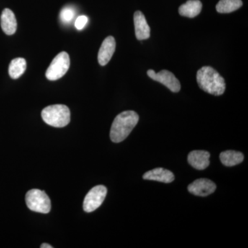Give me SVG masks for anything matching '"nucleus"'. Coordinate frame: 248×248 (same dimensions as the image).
<instances>
[{"label":"nucleus","instance_id":"f257e3e1","mask_svg":"<svg viewBox=\"0 0 248 248\" xmlns=\"http://www.w3.org/2000/svg\"><path fill=\"white\" fill-rule=\"evenodd\" d=\"M197 81L201 89L215 96L223 94L226 91V82L223 77L210 66L201 68L197 73Z\"/></svg>","mask_w":248,"mask_h":248},{"label":"nucleus","instance_id":"f03ea898","mask_svg":"<svg viewBox=\"0 0 248 248\" xmlns=\"http://www.w3.org/2000/svg\"><path fill=\"white\" fill-rule=\"evenodd\" d=\"M140 117L133 110L124 111L117 116L111 126L110 140L114 143L124 141L138 124Z\"/></svg>","mask_w":248,"mask_h":248},{"label":"nucleus","instance_id":"7ed1b4c3","mask_svg":"<svg viewBox=\"0 0 248 248\" xmlns=\"http://www.w3.org/2000/svg\"><path fill=\"white\" fill-rule=\"evenodd\" d=\"M42 117L46 124L55 128L66 126L71 121L69 108L62 104L49 106L42 112Z\"/></svg>","mask_w":248,"mask_h":248},{"label":"nucleus","instance_id":"20e7f679","mask_svg":"<svg viewBox=\"0 0 248 248\" xmlns=\"http://www.w3.org/2000/svg\"><path fill=\"white\" fill-rule=\"evenodd\" d=\"M25 200L31 211L47 214L51 210V202L45 191L32 189L27 192Z\"/></svg>","mask_w":248,"mask_h":248},{"label":"nucleus","instance_id":"39448f33","mask_svg":"<svg viewBox=\"0 0 248 248\" xmlns=\"http://www.w3.org/2000/svg\"><path fill=\"white\" fill-rule=\"evenodd\" d=\"M70 67V58L66 52L59 53L50 63L46 72V77L50 81H55L62 78Z\"/></svg>","mask_w":248,"mask_h":248},{"label":"nucleus","instance_id":"423d86ee","mask_svg":"<svg viewBox=\"0 0 248 248\" xmlns=\"http://www.w3.org/2000/svg\"><path fill=\"white\" fill-rule=\"evenodd\" d=\"M107 195V188L104 186L99 185L93 187L86 195L83 204V208L86 213H92L102 205Z\"/></svg>","mask_w":248,"mask_h":248},{"label":"nucleus","instance_id":"0eeeda50","mask_svg":"<svg viewBox=\"0 0 248 248\" xmlns=\"http://www.w3.org/2000/svg\"><path fill=\"white\" fill-rule=\"evenodd\" d=\"M147 74L152 79L164 85L173 93H178L181 90L180 82L170 71L163 70L156 73L151 69L148 70Z\"/></svg>","mask_w":248,"mask_h":248},{"label":"nucleus","instance_id":"6e6552de","mask_svg":"<svg viewBox=\"0 0 248 248\" xmlns=\"http://www.w3.org/2000/svg\"><path fill=\"white\" fill-rule=\"evenodd\" d=\"M216 188V184L208 179H197L187 187L191 194L200 197H206L211 195Z\"/></svg>","mask_w":248,"mask_h":248},{"label":"nucleus","instance_id":"1a4fd4ad","mask_svg":"<svg viewBox=\"0 0 248 248\" xmlns=\"http://www.w3.org/2000/svg\"><path fill=\"white\" fill-rule=\"evenodd\" d=\"M116 42L112 36L107 37L103 42L98 53V62L101 66H106L115 51Z\"/></svg>","mask_w":248,"mask_h":248},{"label":"nucleus","instance_id":"9d476101","mask_svg":"<svg viewBox=\"0 0 248 248\" xmlns=\"http://www.w3.org/2000/svg\"><path fill=\"white\" fill-rule=\"evenodd\" d=\"M134 24L137 39L138 40H148L151 36V28L141 11H136L134 14Z\"/></svg>","mask_w":248,"mask_h":248},{"label":"nucleus","instance_id":"9b49d317","mask_svg":"<svg viewBox=\"0 0 248 248\" xmlns=\"http://www.w3.org/2000/svg\"><path fill=\"white\" fill-rule=\"evenodd\" d=\"M210 156L208 152L194 151L189 153L187 161L194 169L202 170L207 169L210 165Z\"/></svg>","mask_w":248,"mask_h":248},{"label":"nucleus","instance_id":"f8f14e48","mask_svg":"<svg viewBox=\"0 0 248 248\" xmlns=\"http://www.w3.org/2000/svg\"><path fill=\"white\" fill-rule=\"evenodd\" d=\"M143 179L169 184L174 180V176L169 170L157 168L145 173L143 175Z\"/></svg>","mask_w":248,"mask_h":248},{"label":"nucleus","instance_id":"ddd939ff","mask_svg":"<svg viewBox=\"0 0 248 248\" xmlns=\"http://www.w3.org/2000/svg\"><path fill=\"white\" fill-rule=\"evenodd\" d=\"M17 26L14 13L11 9H4L1 16V27L3 31L6 35H14L17 30Z\"/></svg>","mask_w":248,"mask_h":248},{"label":"nucleus","instance_id":"4468645a","mask_svg":"<svg viewBox=\"0 0 248 248\" xmlns=\"http://www.w3.org/2000/svg\"><path fill=\"white\" fill-rule=\"evenodd\" d=\"M202 10V4L200 0H188L179 7V13L184 17L193 18L198 16Z\"/></svg>","mask_w":248,"mask_h":248},{"label":"nucleus","instance_id":"2eb2a0df","mask_svg":"<svg viewBox=\"0 0 248 248\" xmlns=\"http://www.w3.org/2000/svg\"><path fill=\"white\" fill-rule=\"evenodd\" d=\"M220 159L224 166L232 167L241 164L244 159V155L240 152L226 151L220 154Z\"/></svg>","mask_w":248,"mask_h":248},{"label":"nucleus","instance_id":"dca6fc26","mask_svg":"<svg viewBox=\"0 0 248 248\" xmlns=\"http://www.w3.org/2000/svg\"><path fill=\"white\" fill-rule=\"evenodd\" d=\"M27 68L25 59L18 58L11 62L9 68V76L12 79H16L24 74Z\"/></svg>","mask_w":248,"mask_h":248},{"label":"nucleus","instance_id":"f3484780","mask_svg":"<svg viewBox=\"0 0 248 248\" xmlns=\"http://www.w3.org/2000/svg\"><path fill=\"white\" fill-rule=\"evenodd\" d=\"M242 5L241 0H220L216 9L219 14H230L240 9Z\"/></svg>","mask_w":248,"mask_h":248},{"label":"nucleus","instance_id":"a211bd4d","mask_svg":"<svg viewBox=\"0 0 248 248\" xmlns=\"http://www.w3.org/2000/svg\"><path fill=\"white\" fill-rule=\"evenodd\" d=\"M75 14L76 13L73 8L66 6L62 10L61 13H60V19L63 24H68L73 20L75 17Z\"/></svg>","mask_w":248,"mask_h":248},{"label":"nucleus","instance_id":"6ab92c4d","mask_svg":"<svg viewBox=\"0 0 248 248\" xmlns=\"http://www.w3.org/2000/svg\"><path fill=\"white\" fill-rule=\"evenodd\" d=\"M88 22H89V19H88L86 16H81L77 18L76 22H75V26H76V29L78 30H81V29H84L86 27Z\"/></svg>","mask_w":248,"mask_h":248},{"label":"nucleus","instance_id":"aec40b11","mask_svg":"<svg viewBox=\"0 0 248 248\" xmlns=\"http://www.w3.org/2000/svg\"><path fill=\"white\" fill-rule=\"evenodd\" d=\"M41 248H53V246L48 244H43L40 246Z\"/></svg>","mask_w":248,"mask_h":248}]
</instances>
